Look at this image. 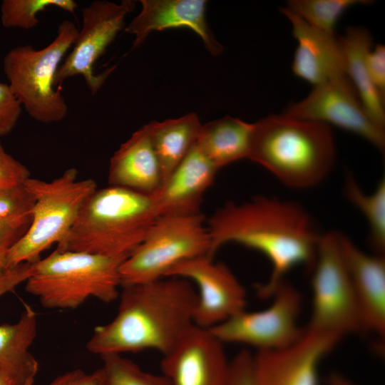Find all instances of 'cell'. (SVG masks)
Returning <instances> with one entry per match:
<instances>
[{
	"label": "cell",
	"mask_w": 385,
	"mask_h": 385,
	"mask_svg": "<svg viewBox=\"0 0 385 385\" xmlns=\"http://www.w3.org/2000/svg\"><path fill=\"white\" fill-rule=\"evenodd\" d=\"M165 277L194 282L198 289L195 325L209 329L245 309L246 292L232 271L207 255L185 260Z\"/></svg>",
	"instance_id": "4fadbf2b"
},
{
	"label": "cell",
	"mask_w": 385,
	"mask_h": 385,
	"mask_svg": "<svg viewBox=\"0 0 385 385\" xmlns=\"http://www.w3.org/2000/svg\"><path fill=\"white\" fill-rule=\"evenodd\" d=\"M102 379L101 369L91 374L81 369H74L57 376L46 385H101Z\"/></svg>",
	"instance_id": "e575fe53"
},
{
	"label": "cell",
	"mask_w": 385,
	"mask_h": 385,
	"mask_svg": "<svg viewBox=\"0 0 385 385\" xmlns=\"http://www.w3.org/2000/svg\"><path fill=\"white\" fill-rule=\"evenodd\" d=\"M230 361L223 343L194 325L161 361L169 385H226Z\"/></svg>",
	"instance_id": "9a60e30c"
},
{
	"label": "cell",
	"mask_w": 385,
	"mask_h": 385,
	"mask_svg": "<svg viewBox=\"0 0 385 385\" xmlns=\"http://www.w3.org/2000/svg\"><path fill=\"white\" fill-rule=\"evenodd\" d=\"M279 11L290 21L297 41L292 69L314 86L348 77L342 50L335 34L323 32L306 23L286 7Z\"/></svg>",
	"instance_id": "e0dca14e"
},
{
	"label": "cell",
	"mask_w": 385,
	"mask_h": 385,
	"mask_svg": "<svg viewBox=\"0 0 385 385\" xmlns=\"http://www.w3.org/2000/svg\"><path fill=\"white\" fill-rule=\"evenodd\" d=\"M344 194L350 203L365 216L369 227V241L376 254L385 250V179L382 178L374 192L366 193L354 175L347 173Z\"/></svg>",
	"instance_id": "d4e9b609"
},
{
	"label": "cell",
	"mask_w": 385,
	"mask_h": 385,
	"mask_svg": "<svg viewBox=\"0 0 385 385\" xmlns=\"http://www.w3.org/2000/svg\"><path fill=\"white\" fill-rule=\"evenodd\" d=\"M24 185L34 197L31 222L24 236L8 250L6 270L34 263L52 245L61 242L97 189L94 180L78 179L74 168L50 181L29 178Z\"/></svg>",
	"instance_id": "8992f818"
},
{
	"label": "cell",
	"mask_w": 385,
	"mask_h": 385,
	"mask_svg": "<svg viewBox=\"0 0 385 385\" xmlns=\"http://www.w3.org/2000/svg\"><path fill=\"white\" fill-rule=\"evenodd\" d=\"M341 250L355 294L363 330L384 337L385 259L360 250L340 232Z\"/></svg>",
	"instance_id": "ac0fdd59"
},
{
	"label": "cell",
	"mask_w": 385,
	"mask_h": 385,
	"mask_svg": "<svg viewBox=\"0 0 385 385\" xmlns=\"http://www.w3.org/2000/svg\"><path fill=\"white\" fill-rule=\"evenodd\" d=\"M370 4L361 0H290L287 7L310 26L334 34L335 26L344 11L356 4Z\"/></svg>",
	"instance_id": "484cf974"
},
{
	"label": "cell",
	"mask_w": 385,
	"mask_h": 385,
	"mask_svg": "<svg viewBox=\"0 0 385 385\" xmlns=\"http://www.w3.org/2000/svg\"><path fill=\"white\" fill-rule=\"evenodd\" d=\"M271 297L273 300L266 309L256 312L245 309L209 330L223 344H245L257 351L277 349L293 344L305 331L298 324L302 294L284 279Z\"/></svg>",
	"instance_id": "30bf717a"
},
{
	"label": "cell",
	"mask_w": 385,
	"mask_h": 385,
	"mask_svg": "<svg viewBox=\"0 0 385 385\" xmlns=\"http://www.w3.org/2000/svg\"><path fill=\"white\" fill-rule=\"evenodd\" d=\"M56 7L74 15L78 4L73 0H4L1 22L5 28L31 29L38 24V13Z\"/></svg>",
	"instance_id": "4316f807"
},
{
	"label": "cell",
	"mask_w": 385,
	"mask_h": 385,
	"mask_svg": "<svg viewBox=\"0 0 385 385\" xmlns=\"http://www.w3.org/2000/svg\"><path fill=\"white\" fill-rule=\"evenodd\" d=\"M78 31L73 21L64 20L58 27L56 38L46 47L16 46L4 58L8 84L28 114L40 123H57L67 115L68 106L54 81Z\"/></svg>",
	"instance_id": "52a82bcc"
},
{
	"label": "cell",
	"mask_w": 385,
	"mask_h": 385,
	"mask_svg": "<svg viewBox=\"0 0 385 385\" xmlns=\"http://www.w3.org/2000/svg\"><path fill=\"white\" fill-rule=\"evenodd\" d=\"M282 114L333 125L361 136L381 152L384 150V129L371 119L348 77L314 86L306 98L289 106Z\"/></svg>",
	"instance_id": "7c38bea8"
},
{
	"label": "cell",
	"mask_w": 385,
	"mask_h": 385,
	"mask_svg": "<svg viewBox=\"0 0 385 385\" xmlns=\"http://www.w3.org/2000/svg\"><path fill=\"white\" fill-rule=\"evenodd\" d=\"M226 385H255L253 354L248 350H241L230 361Z\"/></svg>",
	"instance_id": "1f68e13d"
},
{
	"label": "cell",
	"mask_w": 385,
	"mask_h": 385,
	"mask_svg": "<svg viewBox=\"0 0 385 385\" xmlns=\"http://www.w3.org/2000/svg\"><path fill=\"white\" fill-rule=\"evenodd\" d=\"M327 385H356L346 377L337 373H331L326 379Z\"/></svg>",
	"instance_id": "8d00e7d4"
},
{
	"label": "cell",
	"mask_w": 385,
	"mask_h": 385,
	"mask_svg": "<svg viewBox=\"0 0 385 385\" xmlns=\"http://www.w3.org/2000/svg\"><path fill=\"white\" fill-rule=\"evenodd\" d=\"M31 263H21L0 275V297L27 279ZM37 332L36 314L24 304L19 319L0 325V369L38 370L36 359L29 351Z\"/></svg>",
	"instance_id": "44dd1931"
},
{
	"label": "cell",
	"mask_w": 385,
	"mask_h": 385,
	"mask_svg": "<svg viewBox=\"0 0 385 385\" xmlns=\"http://www.w3.org/2000/svg\"><path fill=\"white\" fill-rule=\"evenodd\" d=\"M218 170L195 143L162 186L151 195L158 217L200 213L204 193Z\"/></svg>",
	"instance_id": "d6986e66"
},
{
	"label": "cell",
	"mask_w": 385,
	"mask_h": 385,
	"mask_svg": "<svg viewBox=\"0 0 385 385\" xmlns=\"http://www.w3.org/2000/svg\"><path fill=\"white\" fill-rule=\"evenodd\" d=\"M135 6V1L131 0L119 4L95 1L82 9L81 29L71 51L57 70L54 81L56 88H61L63 82L71 77L81 76L91 95L98 91L115 66L96 73L94 66L123 29L126 16Z\"/></svg>",
	"instance_id": "8fae6325"
},
{
	"label": "cell",
	"mask_w": 385,
	"mask_h": 385,
	"mask_svg": "<svg viewBox=\"0 0 385 385\" xmlns=\"http://www.w3.org/2000/svg\"><path fill=\"white\" fill-rule=\"evenodd\" d=\"M140 12L125 26V31L135 36L132 49L143 43L153 31L188 28L202 40L212 56L223 50L206 19L205 0H141Z\"/></svg>",
	"instance_id": "2e32d148"
},
{
	"label": "cell",
	"mask_w": 385,
	"mask_h": 385,
	"mask_svg": "<svg viewBox=\"0 0 385 385\" xmlns=\"http://www.w3.org/2000/svg\"><path fill=\"white\" fill-rule=\"evenodd\" d=\"M127 257L56 249L32 263L25 290L49 309H75L90 297L108 303L119 294Z\"/></svg>",
	"instance_id": "5b68a950"
},
{
	"label": "cell",
	"mask_w": 385,
	"mask_h": 385,
	"mask_svg": "<svg viewBox=\"0 0 385 385\" xmlns=\"http://www.w3.org/2000/svg\"><path fill=\"white\" fill-rule=\"evenodd\" d=\"M211 245L208 256L227 243L260 251L270 261L267 282L257 285L261 298L271 297L290 270L312 271L321 234L308 212L296 202L257 195L241 203L227 202L207 222Z\"/></svg>",
	"instance_id": "6da1fadb"
},
{
	"label": "cell",
	"mask_w": 385,
	"mask_h": 385,
	"mask_svg": "<svg viewBox=\"0 0 385 385\" xmlns=\"http://www.w3.org/2000/svg\"><path fill=\"white\" fill-rule=\"evenodd\" d=\"M158 218L151 195L112 185L97 188L56 250L128 257Z\"/></svg>",
	"instance_id": "277c9868"
},
{
	"label": "cell",
	"mask_w": 385,
	"mask_h": 385,
	"mask_svg": "<svg viewBox=\"0 0 385 385\" xmlns=\"http://www.w3.org/2000/svg\"><path fill=\"white\" fill-rule=\"evenodd\" d=\"M342 337L337 334L305 328L293 344L253 354L255 385H319L322 359Z\"/></svg>",
	"instance_id": "5bb4252c"
},
{
	"label": "cell",
	"mask_w": 385,
	"mask_h": 385,
	"mask_svg": "<svg viewBox=\"0 0 385 385\" xmlns=\"http://www.w3.org/2000/svg\"><path fill=\"white\" fill-rule=\"evenodd\" d=\"M7 252H0V275L6 270Z\"/></svg>",
	"instance_id": "74e56055"
},
{
	"label": "cell",
	"mask_w": 385,
	"mask_h": 385,
	"mask_svg": "<svg viewBox=\"0 0 385 385\" xmlns=\"http://www.w3.org/2000/svg\"><path fill=\"white\" fill-rule=\"evenodd\" d=\"M30 172L5 150L0 142V188L24 184Z\"/></svg>",
	"instance_id": "4dcf8cb0"
},
{
	"label": "cell",
	"mask_w": 385,
	"mask_h": 385,
	"mask_svg": "<svg viewBox=\"0 0 385 385\" xmlns=\"http://www.w3.org/2000/svg\"><path fill=\"white\" fill-rule=\"evenodd\" d=\"M147 125L164 183L196 143L202 124L191 113Z\"/></svg>",
	"instance_id": "cb8c5ba5"
},
{
	"label": "cell",
	"mask_w": 385,
	"mask_h": 385,
	"mask_svg": "<svg viewBox=\"0 0 385 385\" xmlns=\"http://www.w3.org/2000/svg\"><path fill=\"white\" fill-rule=\"evenodd\" d=\"M253 123L225 116L201 125L196 145L218 169L247 158Z\"/></svg>",
	"instance_id": "603a6c76"
},
{
	"label": "cell",
	"mask_w": 385,
	"mask_h": 385,
	"mask_svg": "<svg viewBox=\"0 0 385 385\" xmlns=\"http://www.w3.org/2000/svg\"><path fill=\"white\" fill-rule=\"evenodd\" d=\"M344 58L346 75L371 119L381 128L385 126V100L374 86L366 68V58L372 48V37L363 27H348L338 37Z\"/></svg>",
	"instance_id": "7402d4cb"
},
{
	"label": "cell",
	"mask_w": 385,
	"mask_h": 385,
	"mask_svg": "<svg viewBox=\"0 0 385 385\" xmlns=\"http://www.w3.org/2000/svg\"><path fill=\"white\" fill-rule=\"evenodd\" d=\"M108 185L152 195L163 185L161 168L147 124L134 132L111 158Z\"/></svg>",
	"instance_id": "ffe728a7"
},
{
	"label": "cell",
	"mask_w": 385,
	"mask_h": 385,
	"mask_svg": "<svg viewBox=\"0 0 385 385\" xmlns=\"http://www.w3.org/2000/svg\"><path fill=\"white\" fill-rule=\"evenodd\" d=\"M247 159L260 165L285 186L307 189L329 174L335 145L329 125L282 113L253 123Z\"/></svg>",
	"instance_id": "3957f363"
},
{
	"label": "cell",
	"mask_w": 385,
	"mask_h": 385,
	"mask_svg": "<svg viewBox=\"0 0 385 385\" xmlns=\"http://www.w3.org/2000/svg\"><path fill=\"white\" fill-rule=\"evenodd\" d=\"M340 232L321 234L312 267V312L307 329L342 337L363 330L351 280L340 245Z\"/></svg>",
	"instance_id": "9c48e42d"
},
{
	"label": "cell",
	"mask_w": 385,
	"mask_h": 385,
	"mask_svg": "<svg viewBox=\"0 0 385 385\" xmlns=\"http://www.w3.org/2000/svg\"><path fill=\"white\" fill-rule=\"evenodd\" d=\"M118 310L109 323L97 327L87 349L107 354L171 350L195 325L197 292L179 277L122 286Z\"/></svg>",
	"instance_id": "7a4b0ae2"
},
{
	"label": "cell",
	"mask_w": 385,
	"mask_h": 385,
	"mask_svg": "<svg viewBox=\"0 0 385 385\" xmlns=\"http://www.w3.org/2000/svg\"><path fill=\"white\" fill-rule=\"evenodd\" d=\"M38 371L0 369V385H33Z\"/></svg>",
	"instance_id": "d590c367"
},
{
	"label": "cell",
	"mask_w": 385,
	"mask_h": 385,
	"mask_svg": "<svg viewBox=\"0 0 385 385\" xmlns=\"http://www.w3.org/2000/svg\"><path fill=\"white\" fill-rule=\"evenodd\" d=\"M34 205L24 183L0 188V218H31Z\"/></svg>",
	"instance_id": "f1b7e54d"
},
{
	"label": "cell",
	"mask_w": 385,
	"mask_h": 385,
	"mask_svg": "<svg viewBox=\"0 0 385 385\" xmlns=\"http://www.w3.org/2000/svg\"><path fill=\"white\" fill-rule=\"evenodd\" d=\"M31 218H0V252H8L26 233Z\"/></svg>",
	"instance_id": "d6a6232c"
},
{
	"label": "cell",
	"mask_w": 385,
	"mask_h": 385,
	"mask_svg": "<svg viewBox=\"0 0 385 385\" xmlns=\"http://www.w3.org/2000/svg\"><path fill=\"white\" fill-rule=\"evenodd\" d=\"M210 236L200 212L159 217L143 242L122 262L121 287L164 278L176 265L208 256Z\"/></svg>",
	"instance_id": "ba28073f"
},
{
	"label": "cell",
	"mask_w": 385,
	"mask_h": 385,
	"mask_svg": "<svg viewBox=\"0 0 385 385\" xmlns=\"http://www.w3.org/2000/svg\"><path fill=\"white\" fill-rule=\"evenodd\" d=\"M366 68L369 77L385 100V46L379 43L371 48L366 58Z\"/></svg>",
	"instance_id": "836d02e7"
},
{
	"label": "cell",
	"mask_w": 385,
	"mask_h": 385,
	"mask_svg": "<svg viewBox=\"0 0 385 385\" xmlns=\"http://www.w3.org/2000/svg\"><path fill=\"white\" fill-rule=\"evenodd\" d=\"M22 106L8 83L0 82V137L10 133L21 114Z\"/></svg>",
	"instance_id": "f546056e"
},
{
	"label": "cell",
	"mask_w": 385,
	"mask_h": 385,
	"mask_svg": "<svg viewBox=\"0 0 385 385\" xmlns=\"http://www.w3.org/2000/svg\"><path fill=\"white\" fill-rule=\"evenodd\" d=\"M101 385H169L163 375L142 370L135 363L120 354L101 355Z\"/></svg>",
	"instance_id": "83f0119b"
}]
</instances>
